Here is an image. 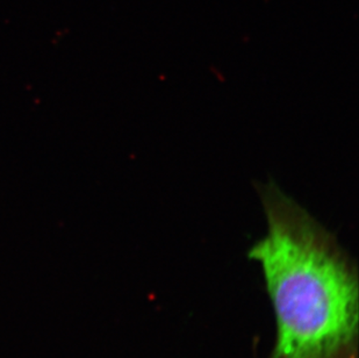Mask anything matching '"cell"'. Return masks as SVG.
<instances>
[{"mask_svg": "<svg viewBox=\"0 0 359 358\" xmlns=\"http://www.w3.org/2000/svg\"><path fill=\"white\" fill-rule=\"evenodd\" d=\"M266 234L250 248L277 322L271 358H341L358 334V278L336 237L275 183L258 187Z\"/></svg>", "mask_w": 359, "mask_h": 358, "instance_id": "cell-1", "label": "cell"}]
</instances>
